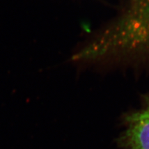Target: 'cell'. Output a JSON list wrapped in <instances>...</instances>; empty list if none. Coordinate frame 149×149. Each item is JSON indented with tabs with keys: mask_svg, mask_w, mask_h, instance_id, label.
Here are the masks:
<instances>
[{
	"mask_svg": "<svg viewBox=\"0 0 149 149\" xmlns=\"http://www.w3.org/2000/svg\"><path fill=\"white\" fill-rule=\"evenodd\" d=\"M126 127L119 138L123 149H149V103L141 111L128 115Z\"/></svg>",
	"mask_w": 149,
	"mask_h": 149,
	"instance_id": "6da1fadb",
	"label": "cell"
}]
</instances>
